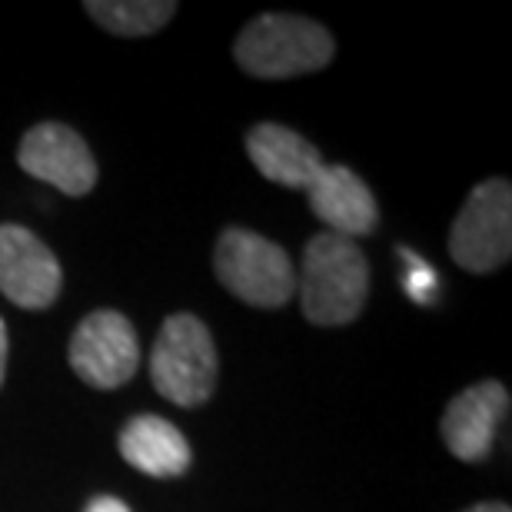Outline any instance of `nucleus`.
Here are the masks:
<instances>
[{
  "mask_svg": "<svg viewBox=\"0 0 512 512\" xmlns=\"http://www.w3.org/2000/svg\"><path fill=\"white\" fill-rule=\"evenodd\" d=\"M17 163L34 180L50 183L67 197H84L97 183V163L84 137L54 120H44L24 133L17 147Z\"/></svg>",
  "mask_w": 512,
  "mask_h": 512,
  "instance_id": "6e6552de",
  "label": "nucleus"
},
{
  "mask_svg": "<svg viewBox=\"0 0 512 512\" xmlns=\"http://www.w3.org/2000/svg\"><path fill=\"white\" fill-rule=\"evenodd\" d=\"M84 512H130V506L117 496H94Z\"/></svg>",
  "mask_w": 512,
  "mask_h": 512,
  "instance_id": "4468645a",
  "label": "nucleus"
},
{
  "mask_svg": "<svg viewBox=\"0 0 512 512\" xmlns=\"http://www.w3.org/2000/svg\"><path fill=\"white\" fill-rule=\"evenodd\" d=\"M306 197H310L313 217L323 220L336 237H370L380 227V207L370 187L350 167H340V163L323 167L306 187Z\"/></svg>",
  "mask_w": 512,
  "mask_h": 512,
  "instance_id": "9d476101",
  "label": "nucleus"
},
{
  "mask_svg": "<svg viewBox=\"0 0 512 512\" xmlns=\"http://www.w3.org/2000/svg\"><path fill=\"white\" fill-rule=\"evenodd\" d=\"M463 512H512L506 503H476V506H469Z\"/></svg>",
  "mask_w": 512,
  "mask_h": 512,
  "instance_id": "dca6fc26",
  "label": "nucleus"
},
{
  "mask_svg": "<svg viewBox=\"0 0 512 512\" xmlns=\"http://www.w3.org/2000/svg\"><path fill=\"white\" fill-rule=\"evenodd\" d=\"M247 153L266 180L290 190H306L326 167L320 150L283 124H256L247 137Z\"/></svg>",
  "mask_w": 512,
  "mask_h": 512,
  "instance_id": "9b49d317",
  "label": "nucleus"
},
{
  "mask_svg": "<svg viewBox=\"0 0 512 512\" xmlns=\"http://www.w3.org/2000/svg\"><path fill=\"white\" fill-rule=\"evenodd\" d=\"M300 310L313 326H346L363 313L370 296V263L356 240L323 230L306 240L300 276Z\"/></svg>",
  "mask_w": 512,
  "mask_h": 512,
  "instance_id": "f257e3e1",
  "label": "nucleus"
},
{
  "mask_svg": "<svg viewBox=\"0 0 512 512\" xmlns=\"http://www.w3.org/2000/svg\"><path fill=\"white\" fill-rule=\"evenodd\" d=\"M336 40L323 24L300 14H260L240 30L233 57L243 74L290 80L316 74L333 60Z\"/></svg>",
  "mask_w": 512,
  "mask_h": 512,
  "instance_id": "f03ea898",
  "label": "nucleus"
},
{
  "mask_svg": "<svg viewBox=\"0 0 512 512\" xmlns=\"http://www.w3.org/2000/svg\"><path fill=\"white\" fill-rule=\"evenodd\" d=\"M64 290L57 256L34 230L0 223V293L20 310H47Z\"/></svg>",
  "mask_w": 512,
  "mask_h": 512,
  "instance_id": "0eeeda50",
  "label": "nucleus"
},
{
  "mask_svg": "<svg viewBox=\"0 0 512 512\" xmlns=\"http://www.w3.org/2000/svg\"><path fill=\"white\" fill-rule=\"evenodd\" d=\"M140 343L124 313L97 310L70 336V370L94 389H117L137 376Z\"/></svg>",
  "mask_w": 512,
  "mask_h": 512,
  "instance_id": "423d86ee",
  "label": "nucleus"
},
{
  "mask_svg": "<svg viewBox=\"0 0 512 512\" xmlns=\"http://www.w3.org/2000/svg\"><path fill=\"white\" fill-rule=\"evenodd\" d=\"M84 10L94 17V24L117 37H150L157 34L170 17L177 14L173 0H87Z\"/></svg>",
  "mask_w": 512,
  "mask_h": 512,
  "instance_id": "ddd939ff",
  "label": "nucleus"
},
{
  "mask_svg": "<svg viewBox=\"0 0 512 512\" xmlns=\"http://www.w3.org/2000/svg\"><path fill=\"white\" fill-rule=\"evenodd\" d=\"M213 270L223 290L256 310H280L296 293V270L286 250L243 227L220 233Z\"/></svg>",
  "mask_w": 512,
  "mask_h": 512,
  "instance_id": "20e7f679",
  "label": "nucleus"
},
{
  "mask_svg": "<svg viewBox=\"0 0 512 512\" xmlns=\"http://www.w3.org/2000/svg\"><path fill=\"white\" fill-rule=\"evenodd\" d=\"M449 253L466 273H493L512 256V187L489 177L469 193L449 230Z\"/></svg>",
  "mask_w": 512,
  "mask_h": 512,
  "instance_id": "39448f33",
  "label": "nucleus"
},
{
  "mask_svg": "<svg viewBox=\"0 0 512 512\" xmlns=\"http://www.w3.org/2000/svg\"><path fill=\"white\" fill-rule=\"evenodd\" d=\"M7 353H10V343H7V323L0 320V386H4V376H7Z\"/></svg>",
  "mask_w": 512,
  "mask_h": 512,
  "instance_id": "2eb2a0df",
  "label": "nucleus"
},
{
  "mask_svg": "<svg viewBox=\"0 0 512 512\" xmlns=\"http://www.w3.org/2000/svg\"><path fill=\"white\" fill-rule=\"evenodd\" d=\"M120 456L127 459L143 476L153 479H177L190 469L193 453L187 436L180 433L170 419L143 413L133 416L130 423L120 429Z\"/></svg>",
  "mask_w": 512,
  "mask_h": 512,
  "instance_id": "f8f14e48",
  "label": "nucleus"
},
{
  "mask_svg": "<svg viewBox=\"0 0 512 512\" xmlns=\"http://www.w3.org/2000/svg\"><path fill=\"white\" fill-rule=\"evenodd\" d=\"M509 413V389L499 380H483L466 386L463 393L449 399L439 433L446 449L459 463H483L493 453L496 429Z\"/></svg>",
  "mask_w": 512,
  "mask_h": 512,
  "instance_id": "1a4fd4ad",
  "label": "nucleus"
},
{
  "mask_svg": "<svg viewBox=\"0 0 512 512\" xmlns=\"http://www.w3.org/2000/svg\"><path fill=\"white\" fill-rule=\"evenodd\" d=\"M150 380L173 406L197 409L217 389V346L207 323L193 313L163 320L150 353Z\"/></svg>",
  "mask_w": 512,
  "mask_h": 512,
  "instance_id": "7ed1b4c3",
  "label": "nucleus"
}]
</instances>
